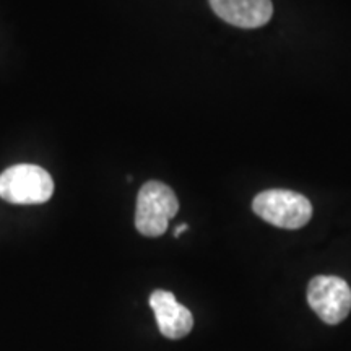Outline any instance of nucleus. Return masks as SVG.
<instances>
[{"mask_svg": "<svg viewBox=\"0 0 351 351\" xmlns=\"http://www.w3.org/2000/svg\"><path fill=\"white\" fill-rule=\"evenodd\" d=\"M213 12L238 28H258L274 15L271 0H210Z\"/></svg>", "mask_w": 351, "mask_h": 351, "instance_id": "nucleus-6", "label": "nucleus"}, {"mask_svg": "<svg viewBox=\"0 0 351 351\" xmlns=\"http://www.w3.org/2000/svg\"><path fill=\"white\" fill-rule=\"evenodd\" d=\"M150 306L155 313L158 328L166 339L179 340L191 333L194 317L186 306L176 301L173 293L156 289L150 296Z\"/></svg>", "mask_w": 351, "mask_h": 351, "instance_id": "nucleus-5", "label": "nucleus"}, {"mask_svg": "<svg viewBox=\"0 0 351 351\" xmlns=\"http://www.w3.org/2000/svg\"><path fill=\"white\" fill-rule=\"evenodd\" d=\"M54 194L51 174L36 165H15L0 174V199L13 205H38Z\"/></svg>", "mask_w": 351, "mask_h": 351, "instance_id": "nucleus-2", "label": "nucleus"}, {"mask_svg": "<svg viewBox=\"0 0 351 351\" xmlns=\"http://www.w3.org/2000/svg\"><path fill=\"white\" fill-rule=\"evenodd\" d=\"M186 230H187V225H181V226H178V228H176V231H174V236H176V238H179V236H181L182 232L186 231Z\"/></svg>", "mask_w": 351, "mask_h": 351, "instance_id": "nucleus-7", "label": "nucleus"}, {"mask_svg": "<svg viewBox=\"0 0 351 351\" xmlns=\"http://www.w3.org/2000/svg\"><path fill=\"white\" fill-rule=\"evenodd\" d=\"M179 200L174 191L160 181H148L140 189L135 208V228L140 234L158 238L168 230L169 219L176 217Z\"/></svg>", "mask_w": 351, "mask_h": 351, "instance_id": "nucleus-1", "label": "nucleus"}, {"mask_svg": "<svg viewBox=\"0 0 351 351\" xmlns=\"http://www.w3.org/2000/svg\"><path fill=\"white\" fill-rule=\"evenodd\" d=\"M257 217L283 230H300L313 217V205L304 195L285 189H270L252 202Z\"/></svg>", "mask_w": 351, "mask_h": 351, "instance_id": "nucleus-3", "label": "nucleus"}, {"mask_svg": "<svg viewBox=\"0 0 351 351\" xmlns=\"http://www.w3.org/2000/svg\"><path fill=\"white\" fill-rule=\"evenodd\" d=\"M307 302L326 324L335 326L351 311V288L340 276L319 275L307 287Z\"/></svg>", "mask_w": 351, "mask_h": 351, "instance_id": "nucleus-4", "label": "nucleus"}]
</instances>
